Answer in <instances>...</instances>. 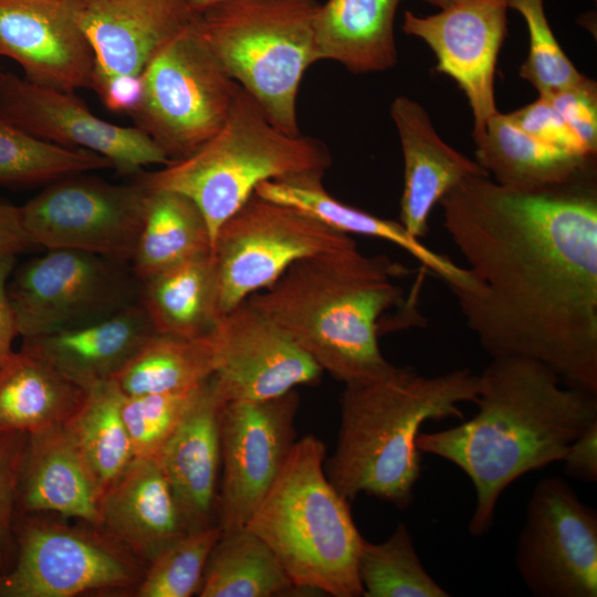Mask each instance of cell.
Segmentation results:
<instances>
[{"label": "cell", "instance_id": "2", "mask_svg": "<svg viewBox=\"0 0 597 597\" xmlns=\"http://www.w3.org/2000/svg\"><path fill=\"white\" fill-rule=\"evenodd\" d=\"M478 412L459 426L419 433L420 452L461 469L475 490L469 532L493 525L503 491L522 475L562 461L568 446L597 420V394L565 384L548 366L492 357L478 375Z\"/></svg>", "mask_w": 597, "mask_h": 597}, {"label": "cell", "instance_id": "25", "mask_svg": "<svg viewBox=\"0 0 597 597\" xmlns=\"http://www.w3.org/2000/svg\"><path fill=\"white\" fill-rule=\"evenodd\" d=\"M18 502L30 512H54L98 527L100 494L63 425L29 434Z\"/></svg>", "mask_w": 597, "mask_h": 597}, {"label": "cell", "instance_id": "39", "mask_svg": "<svg viewBox=\"0 0 597 597\" xmlns=\"http://www.w3.org/2000/svg\"><path fill=\"white\" fill-rule=\"evenodd\" d=\"M585 148L597 153V86L586 77L580 83L546 96Z\"/></svg>", "mask_w": 597, "mask_h": 597}, {"label": "cell", "instance_id": "42", "mask_svg": "<svg viewBox=\"0 0 597 597\" xmlns=\"http://www.w3.org/2000/svg\"><path fill=\"white\" fill-rule=\"evenodd\" d=\"M562 461L568 476L585 482L597 481V420L568 446Z\"/></svg>", "mask_w": 597, "mask_h": 597}, {"label": "cell", "instance_id": "16", "mask_svg": "<svg viewBox=\"0 0 597 597\" xmlns=\"http://www.w3.org/2000/svg\"><path fill=\"white\" fill-rule=\"evenodd\" d=\"M213 379L226 401H262L316 383L321 367L265 313L245 300L212 332Z\"/></svg>", "mask_w": 597, "mask_h": 597}, {"label": "cell", "instance_id": "46", "mask_svg": "<svg viewBox=\"0 0 597 597\" xmlns=\"http://www.w3.org/2000/svg\"><path fill=\"white\" fill-rule=\"evenodd\" d=\"M185 1L190 12L197 15L201 13L202 11H205L206 9L227 0H185Z\"/></svg>", "mask_w": 597, "mask_h": 597}, {"label": "cell", "instance_id": "10", "mask_svg": "<svg viewBox=\"0 0 597 597\" xmlns=\"http://www.w3.org/2000/svg\"><path fill=\"white\" fill-rule=\"evenodd\" d=\"M355 245L349 234L253 193L213 240L222 317L272 285L296 261Z\"/></svg>", "mask_w": 597, "mask_h": 597}, {"label": "cell", "instance_id": "35", "mask_svg": "<svg viewBox=\"0 0 597 597\" xmlns=\"http://www.w3.org/2000/svg\"><path fill=\"white\" fill-rule=\"evenodd\" d=\"M113 168L105 157L41 140L0 114V184L32 185Z\"/></svg>", "mask_w": 597, "mask_h": 597}, {"label": "cell", "instance_id": "43", "mask_svg": "<svg viewBox=\"0 0 597 597\" xmlns=\"http://www.w3.org/2000/svg\"><path fill=\"white\" fill-rule=\"evenodd\" d=\"M143 91V74H129L109 78L96 94L109 111L132 115L140 104Z\"/></svg>", "mask_w": 597, "mask_h": 597}, {"label": "cell", "instance_id": "33", "mask_svg": "<svg viewBox=\"0 0 597 597\" xmlns=\"http://www.w3.org/2000/svg\"><path fill=\"white\" fill-rule=\"evenodd\" d=\"M212 332L192 338L155 333L113 379L126 396L195 388L214 373Z\"/></svg>", "mask_w": 597, "mask_h": 597}, {"label": "cell", "instance_id": "45", "mask_svg": "<svg viewBox=\"0 0 597 597\" xmlns=\"http://www.w3.org/2000/svg\"><path fill=\"white\" fill-rule=\"evenodd\" d=\"M35 247L25 232L20 207L0 202V254H13Z\"/></svg>", "mask_w": 597, "mask_h": 597}, {"label": "cell", "instance_id": "47", "mask_svg": "<svg viewBox=\"0 0 597 597\" xmlns=\"http://www.w3.org/2000/svg\"><path fill=\"white\" fill-rule=\"evenodd\" d=\"M426 2L439 7L441 10L455 6L467 0H425Z\"/></svg>", "mask_w": 597, "mask_h": 597}, {"label": "cell", "instance_id": "23", "mask_svg": "<svg viewBox=\"0 0 597 597\" xmlns=\"http://www.w3.org/2000/svg\"><path fill=\"white\" fill-rule=\"evenodd\" d=\"M157 333L138 301L101 321L24 338L22 348L40 356L84 390L113 378Z\"/></svg>", "mask_w": 597, "mask_h": 597}, {"label": "cell", "instance_id": "41", "mask_svg": "<svg viewBox=\"0 0 597 597\" xmlns=\"http://www.w3.org/2000/svg\"><path fill=\"white\" fill-rule=\"evenodd\" d=\"M28 437L22 432H0V556L12 527Z\"/></svg>", "mask_w": 597, "mask_h": 597}, {"label": "cell", "instance_id": "37", "mask_svg": "<svg viewBox=\"0 0 597 597\" xmlns=\"http://www.w3.org/2000/svg\"><path fill=\"white\" fill-rule=\"evenodd\" d=\"M507 8L520 12L528 30L530 46L520 75L540 96H551L586 78L565 54L549 27L544 0H506Z\"/></svg>", "mask_w": 597, "mask_h": 597}, {"label": "cell", "instance_id": "21", "mask_svg": "<svg viewBox=\"0 0 597 597\" xmlns=\"http://www.w3.org/2000/svg\"><path fill=\"white\" fill-rule=\"evenodd\" d=\"M390 115L404 157L399 222L412 237L421 239L427 235L431 211L449 190L467 177L490 175L440 138L418 102L398 96Z\"/></svg>", "mask_w": 597, "mask_h": 597}, {"label": "cell", "instance_id": "3", "mask_svg": "<svg viewBox=\"0 0 597 597\" xmlns=\"http://www.w3.org/2000/svg\"><path fill=\"white\" fill-rule=\"evenodd\" d=\"M409 270L357 245L293 263L247 300L274 321L320 367L345 385L370 384L399 371L383 355L379 321L402 303L395 279Z\"/></svg>", "mask_w": 597, "mask_h": 597}, {"label": "cell", "instance_id": "11", "mask_svg": "<svg viewBox=\"0 0 597 597\" xmlns=\"http://www.w3.org/2000/svg\"><path fill=\"white\" fill-rule=\"evenodd\" d=\"M147 191L138 181L111 184L87 172L52 182L20 207L32 242L132 262L143 226ZM129 264V263H128Z\"/></svg>", "mask_w": 597, "mask_h": 597}, {"label": "cell", "instance_id": "36", "mask_svg": "<svg viewBox=\"0 0 597 597\" xmlns=\"http://www.w3.org/2000/svg\"><path fill=\"white\" fill-rule=\"evenodd\" d=\"M218 524L193 530L176 538L149 562L139 580V597L198 595L210 553L220 538Z\"/></svg>", "mask_w": 597, "mask_h": 597}, {"label": "cell", "instance_id": "4", "mask_svg": "<svg viewBox=\"0 0 597 597\" xmlns=\"http://www.w3.org/2000/svg\"><path fill=\"white\" fill-rule=\"evenodd\" d=\"M478 389L468 368L437 376L400 368L384 380L345 385L337 444L324 462L328 481L348 501L365 493L407 509L421 472L420 428L462 418L460 405L474 404Z\"/></svg>", "mask_w": 597, "mask_h": 597}, {"label": "cell", "instance_id": "20", "mask_svg": "<svg viewBox=\"0 0 597 597\" xmlns=\"http://www.w3.org/2000/svg\"><path fill=\"white\" fill-rule=\"evenodd\" d=\"M223 402L211 376L200 385L177 428L156 457L188 531L218 524L221 472L219 416Z\"/></svg>", "mask_w": 597, "mask_h": 597}, {"label": "cell", "instance_id": "19", "mask_svg": "<svg viewBox=\"0 0 597 597\" xmlns=\"http://www.w3.org/2000/svg\"><path fill=\"white\" fill-rule=\"evenodd\" d=\"M94 56L91 88L142 74L154 54L195 14L185 0H70Z\"/></svg>", "mask_w": 597, "mask_h": 597}, {"label": "cell", "instance_id": "14", "mask_svg": "<svg viewBox=\"0 0 597 597\" xmlns=\"http://www.w3.org/2000/svg\"><path fill=\"white\" fill-rule=\"evenodd\" d=\"M14 568L0 576V597H73L139 582L132 553L113 538L59 523L31 521Z\"/></svg>", "mask_w": 597, "mask_h": 597}, {"label": "cell", "instance_id": "32", "mask_svg": "<svg viewBox=\"0 0 597 597\" xmlns=\"http://www.w3.org/2000/svg\"><path fill=\"white\" fill-rule=\"evenodd\" d=\"M303 593L270 546L247 527L221 534L208 558L200 597H274Z\"/></svg>", "mask_w": 597, "mask_h": 597}, {"label": "cell", "instance_id": "27", "mask_svg": "<svg viewBox=\"0 0 597 597\" xmlns=\"http://www.w3.org/2000/svg\"><path fill=\"white\" fill-rule=\"evenodd\" d=\"M400 0H327L315 18L318 60L354 74L381 72L397 63L394 21Z\"/></svg>", "mask_w": 597, "mask_h": 597}, {"label": "cell", "instance_id": "38", "mask_svg": "<svg viewBox=\"0 0 597 597\" xmlns=\"http://www.w3.org/2000/svg\"><path fill=\"white\" fill-rule=\"evenodd\" d=\"M203 384V383H202ZM143 395H124L122 417L134 458H155L170 438L198 388Z\"/></svg>", "mask_w": 597, "mask_h": 597}, {"label": "cell", "instance_id": "5", "mask_svg": "<svg viewBox=\"0 0 597 597\" xmlns=\"http://www.w3.org/2000/svg\"><path fill=\"white\" fill-rule=\"evenodd\" d=\"M324 462L325 446L317 437L295 441L245 527L270 546L303 593L359 597L357 557L364 537Z\"/></svg>", "mask_w": 597, "mask_h": 597}, {"label": "cell", "instance_id": "30", "mask_svg": "<svg viewBox=\"0 0 597 597\" xmlns=\"http://www.w3.org/2000/svg\"><path fill=\"white\" fill-rule=\"evenodd\" d=\"M210 251L207 221L190 198L176 191H147L143 226L130 262L138 281Z\"/></svg>", "mask_w": 597, "mask_h": 597}, {"label": "cell", "instance_id": "40", "mask_svg": "<svg viewBox=\"0 0 597 597\" xmlns=\"http://www.w3.org/2000/svg\"><path fill=\"white\" fill-rule=\"evenodd\" d=\"M510 115L524 132L544 143L575 154L596 157L585 148L546 96H540Z\"/></svg>", "mask_w": 597, "mask_h": 597}, {"label": "cell", "instance_id": "44", "mask_svg": "<svg viewBox=\"0 0 597 597\" xmlns=\"http://www.w3.org/2000/svg\"><path fill=\"white\" fill-rule=\"evenodd\" d=\"M15 261L13 254H0V366L12 353V342L18 335L14 314L7 291L8 281L14 271Z\"/></svg>", "mask_w": 597, "mask_h": 597}, {"label": "cell", "instance_id": "1", "mask_svg": "<svg viewBox=\"0 0 597 597\" xmlns=\"http://www.w3.org/2000/svg\"><path fill=\"white\" fill-rule=\"evenodd\" d=\"M439 205L472 279L452 293L482 348L597 394L596 175L535 190L471 176Z\"/></svg>", "mask_w": 597, "mask_h": 597}, {"label": "cell", "instance_id": "28", "mask_svg": "<svg viewBox=\"0 0 597 597\" xmlns=\"http://www.w3.org/2000/svg\"><path fill=\"white\" fill-rule=\"evenodd\" d=\"M139 302L159 334L188 338L210 334L222 318L212 251L139 281Z\"/></svg>", "mask_w": 597, "mask_h": 597}, {"label": "cell", "instance_id": "24", "mask_svg": "<svg viewBox=\"0 0 597 597\" xmlns=\"http://www.w3.org/2000/svg\"><path fill=\"white\" fill-rule=\"evenodd\" d=\"M324 174L306 172L260 184L254 193L290 206L346 234H359L390 242L408 252L425 269L444 281L451 291L469 287L472 279L465 269L412 237L400 222L384 219L348 206L323 187Z\"/></svg>", "mask_w": 597, "mask_h": 597}, {"label": "cell", "instance_id": "22", "mask_svg": "<svg viewBox=\"0 0 597 597\" xmlns=\"http://www.w3.org/2000/svg\"><path fill=\"white\" fill-rule=\"evenodd\" d=\"M111 538L149 562L189 532L155 458H134L100 500V524Z\"/></svg>", "mask_w": 597, "mask_h": 597}, {"label": "cell", "instance_id": "26", "mask_svg": "<svg viewBox=\"0 0 597 597\" xmlns=\"http://www.w3.org/2000/svg\"><path fill=\"white\" fill-rule=\"evenodd\" d=\"M475 161L494 181L512 189L535 190L596 175V157L575 154L524 132L509 114L496 113L473 138Z\"/></svg>", "mask_w": 597, "mask_h": 597}, {"label": "cell", "instance_id": "31", "mask_svg": "<svg viewBox=\"0 0 597 597\" xmlns=\"http://www.w3.org/2000/svg\"><path fill=\"white\" fill-rule=\"evenodd\" d=\"M124 394L116 381L103 380L86 390L77 410L63 423L102 495L134 460L122 417Z\"/></svg>", "mask_w": 597, "mask_h": 597}, {"label": "cell", "instance_id": "15", "mask_svg": "<svg viewBox=\"0 0 597 597\" xmlns=\"http://www.w3.org/2000/svg\"><path fill=\"white\" fill-rule=\"evenodd\" d=\"M0 114L28 134L61 147L84 149L108 159L119 174L170 163L138 127L106 122L73 92H64L0 72Z\"/></svg>", "mask_w": 597, "mask_h": 597}, {"label": "cell", "instance_id": "29", "mask_svg": "<svg viewBox=\"0 0 597 597\" xmlns=\"http://www.w3.org/2000/svg\"><path fill=\"white\" fill-rule=\"evenodd\" d=\"M86 390L21 347L0 366V432L33 433L63 425Z\"/></svg>", "mask_w": 597, "mask_h": 597}, {"label": "cell", "instance_id": "18", "mask_svg": "<svg viewBox=\"0 0 597 597\" xmlns=\"http://www.w3.org/2000/svg\"><path fill=\"white\" fill-rule=\"evenodd\" d=\"M0 56L39 85L73 93L92 86L93 52L70 0H0Z\"/></svg>", "mask_w": 597, "mask_h": 597}, {"label": "cell", "instance_id": "6", "mask_svg": "<svg viewBox=\"0 0 597 597\" xmlns=\"http://www.w3.org/2000/svg\"><path fill=\"white\" fill-rule=\"evenodd\" d=\"M331 165L320 140L275 127L239 85L220 130L191 155L138 176L146 191H176L201 210L211 242L223 222L266 180L321 172Z\"/></svg>", "mask_w": 597, "mask_h": 597}, {"label": "cell", "instance_id": "17", "mask_svg": "<svg viewBox=\"0 0 597 597\" xmlns=\"http://www.w3.org/2000/svg\"><path fill=\"white\" fill-rule=\"evenodd\" d=\"M506 0H467L441 12L404 15L405 33L423 40L437 57L436 70L452 77L469 101L473 138L499 113L494 78L499 51L506 35Z\"/></svg>", "mask_w": 597, "mask_h": 597}, {"label": "cell", "instance_id": "7", "mask_svg": "<svg viewBox=\"0 0 597 597\" xmlns=\"http://www.w3.org/2000/svg\"><path fill=\"white\" fill-rule=\"evenodd\" d=\"M318 6L316 0H227L196 15L223 71L289 135H300V84L305 71L320 61Z\"/></svg>", "mask_w": 597, "mask_h": 597}, {"label": "cell", "instance_id": "13", "mask_svg": "<svg viewBox=\"0 0 597 597\" xmlns=\"http://www.w3.org/2000/svg\"><path fill=\"white\" fill-rule=\"evenodd\" d=\"M295 389L262 401L222 404L221 476L217 523L223 533L245 527L295 443Z\"/></svg>", "mask_w": 597, "mask_h": 597}, {"label": "cell", "instance_id": "12", "mask_svg": "<svg viewBox=\"0 0 597 597\" xmlns=\"http://www.w3.org/2000/svg\"><path fill=\"white\" fill-rule=\"evenodd\" d=\"M515 564L534 596H597V513L564 479L546 476L535 485Z\"/></svg>", "mask_w": 597, "mask_h": 597}, {"label": "cell", "instance_id": "34", "mask_svg": "<svg viewBox=\"0 0 597 597\" xmlns=\"http://www.w3.org/2000/svg\"><path fill=\"white\" fill-rule=\"evenodd\" d=\"M357 573L364 597L450 596L425 569L402 522L384 542L363 538Z\"/></svg>", "mask_w": 597, "mask_h": 597}, {"label": "cell", "instance_id": "9", "mask_svg": "<svg viewBox=\"0 0 597 597\" xmlns=\"http://www.w3.org/2000/svg\"><path fill=\"white\" fill-rule=\"evenodd\" d=\"M7 291L23 339L81 327L139 301L128 263L66 249L20 265Z\"/></svg>", "mask_w": 597, "mask_h": 597}, {"label": "cell", "instance_id": "8", "mask_svg": "<svg viewBox=\"0 0 597 597\" xmlns=\"http://www.w3.org/2000/svg\"><path fill=\"white\" fill-rule=\"evenodd\" d=\"M144 91L130 115L169 158H185L224 124L239 84L223 71L195 18L154 54Z\"/></svg>", "mask_w": 597, "mask_h": 597}]
</instances>
